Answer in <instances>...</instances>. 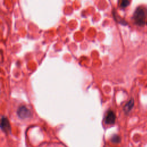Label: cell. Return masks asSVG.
I'll return each mask as SVG.
<instances>
[{"label":"cell","instance_id":"6da1fadb","mask_svg":"<svg viewBox=\"0 0 147 147\" xmlns=\"http://www.w3.org/2000/svg\"><path fill=\"white\" fill-rule=\"evenodd\" d=\"M133 20L137 25L144 26L145 24L146 20V13L145 9L142 7L137 8L134 13Z\"/></svg>","mask_w":147,"mask_h":147},{"label":"cell","instance_id":"7a4b0ae2","mask_svg":"<svg viewBox=\"0 0 147 147\" xmlns=\"http://www.w3.org/2000/svg\"><path fill=\"white\" fill-rule=\"evenodd\" d=\"M17 115L21 119H26L31 116V112L26 106H21L17 110Z\"/></svg>","mask_w":147,"mask_h":147},{"label":"cell","instance_id":"3957f363","mask_svg":"<svg viewBox=\"0 0 147 147\" xmlns=\"http://www.w3.org/2000/svg\"><path fill=\"white\" fill-rule=\"evenodd\" d=\"M1 128L6 133H9L11 131V127L9 121L5 117H3L1 119Z\"/></svg>","mask_w":147,"mask_h":147},{"label":"cell","instance_id":"277c9868","mask_svg":"<svg viewBox=\"0 0 147 147\" xmlns=\"http://www.w3.org/2000/svg\"><path fill=\"white\" fill-rule=\"evenodd\" d=\"M116 118L115 113L112 110H109L105 117V123L107 125H113L115 123Z\"/></svg>","mask_w":147,"mask_h":147},{"label":"cell","instance_id":"5b68a950","mask_svg":"<svg viewBox=\"0 0 147 147\" xmlns=\"http://www.w3.org/2000/svg\"><path fill=\"white\" fill-rule=\"evenodd\" d=\"M134 106V100L133 99H131L124 106V110L125 113H129L130 112V110L132 109Z\"/></svg>","mask_w":147,"mask_h":147},{"label":"cell","instance_id":"8992f818","mask_svg":"<svg viewBox=\"0 0 147 147\" xmlns=\"http://www.w3.org/2000/svg\"><path fill=\"white\" fill-rule=\"evenodd\" d=\"M120 140H121V138L118 135H114L113 136H112V137L111 138V141L113 143H115V144L120 142Z\"/></svg>","mask_w":147,"mask_h":147},{"label":"cell","instance_id":"52a82bcc","mask_svg":"<svg viewBox=\"0 0 147 147\" xmlns=\"http://www.w3.org/2000/svg\"><path fill=\"white\" fill-rule=\"evenodd\" d=\"M129 4H130V1H127V0H124V1H121L120 6L121 8H125L127 7L129 5Z\"/></svg>","mask_w":147,"mask_h":147}]
</instances>
